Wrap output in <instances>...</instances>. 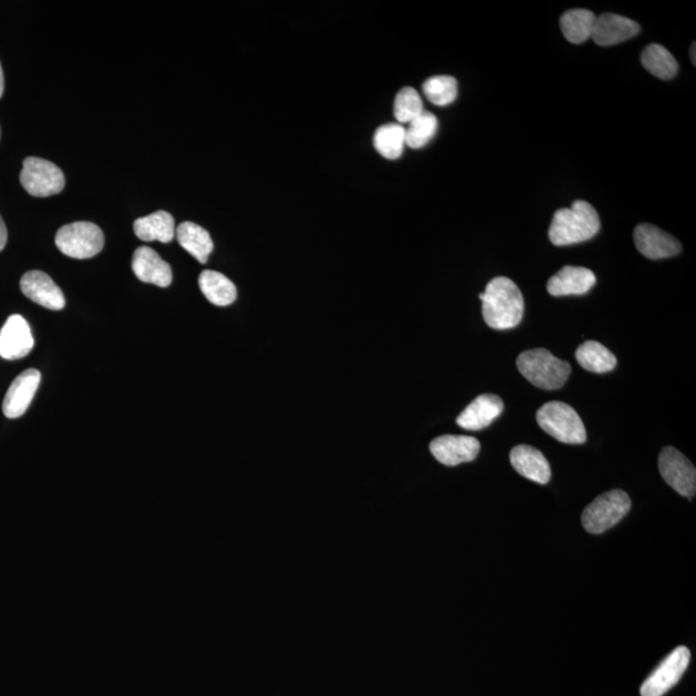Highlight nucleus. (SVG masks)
<instances>
[{
    "label": "nucleus",
    "instance_id": "2f4dec72",
    "mask_svg": "<svg viewBox=\"0 0 696 696\" xmlns=\"http://www.w3.org/2000/svg\"><path fill=\"white\" fill-rule=\"evenodd\" d=\"M695 49L696 48H695V43H694L693 46H691V56H693V57H691V60H693L694 65L696 64Z\"/></svg>",
    "mask_w": 696,
    "mask_h": 696
},
{
    "label": "nucleus",
    "instance_id": "423d86ee",
    "mask_svg": "<svg viewBox=\"0 0 696 696\" xmlns=\"http://www.w3.org/2000/svg\"><path fill=\"white\" fill-rule=\"evenodd\" d=\"M104 232L92 222H74L62 226L56 234V245L61 253L77 260L97 256L104 249Z\"/></svg>",
    "mask_w": 696,
    "mask_h": 696
},
{
    "label": "nucleus",
    "instance_id": "393cba45",
    "mask_svg": "<svg viewBox=\"0 0 696 696\" xmlns=\"http://www.w3.org/2000/svg\"><path fill=\"white\" fill-rule=\"evenodd\" d=\"M596 15L588 10L565 12L560 20L562 34L570 43L580 44L591 38Z\"/></svg>",
    "mask_w": 696,
    "mask_h": 696
},
{
    "label": "nucleus",
    "instance_id": "6e6552de",
    "mask_svg": "<svg viewBox=\"0 0 696 696\" xmlns=\"http://www.w3.org/2000/svg\"><path fill=\"white\" fill-rule=\"evenodd\" d=\"M659 471L664 481L682 497H695L696 470L680 450L672 446L664 448L659 454Z\"/></svg>",
    "mask_w": 696,
    "mask_h": 696
},
{
    "label": "nucleus",
    "instance_id": "f8f14e48",
    "mask_svg": "<svg viewBox=\"0 0 696 696\" xmlns=\"http://www.w3.org/2000/svg\"><path fill=\"white\" fill-rule=\"evenodd\" d=\"M20 287L29 300L48 310L60 311L66 305L64 293L46 272H26L22 276Z\"/></svg>",
    "mask_w": 696,
    "mask_h": 696
},
{
    "label": "nucleus",
    "instance_id": "b1692460",
    "mask_svg": "<svg viewBox=\"0 0 696 696\" xmlns=\"http://www.w3.org/2000/svg\"><path fill=\"white\" fill-rule=\"evenodd\" d=\"M641 62L649 73L663 80L675 78L678 71L676 58L660 44H650L646 47L641 53Z\"/></svg>",
    "mask_w": 696,
    "mask_h": 696
},
{
    "label": "nucleus",
    "instance_id": "f257e3e1",
    "mask_svg": "<svg viewBox=\"0 0 696 696\" xmlns=\"http://www.w3.org/2000/svg\"><path fill=\"white\" fill-rule=\"evenodd\" d=\"M483 301V318L488 327L506 330L517 327L524 316V297L511 279L498 276L486 285L480 294Z\"/></svg>",
    "mask_w": 696,
    "mask_h": 696
},
{
    "label": "nucleus",
    "instance_id": "dca6fc26",
    "mask_svg": "<svg viewBox=\"0 0 696 696\" xmlns=\"http://www.w3.org/2000/svg\"><path fill=\"white\" fill-rule=\"evenodd\" d=\"M596 284V275L586 267L565 266L547 283L553 297L583 296Z\"/></svg>",
    "mask_w": 696,
    "mask_h": 696
},
{
    "label": "nucleus",
    "instance_id": "7c9ffc66",
    "mask_svg": "<svg viewBox=\"0 0 696 696\" xmlns=\"http://www.w3.org/2000/svg\"><path fill=\"white\" fill-rule=\"evenodd\" d=\"M3 93H4V74H3L2 65H0V98H2Z\"/></svg>",
    "mask_w": 696,
    "mask_h": 696
},
{
    "label": "nucleus",
    "instance_id": "ddd939ff",
    "mask_svg": "<svg viewBox=\"0 0 696 696\" xmlns=\"http://www.w3.org/2000/svg\"><path fill=\"white\" fill-rule=\"evenodd\" d=\"M34 337L28 321L21 315H12L0 330V356L6 360L25 358L33 350Z\"/></svg>",
    "mask_w": 696,
    "mask_h": 696
},
{
    "label": "nucleus",
    "instance_id": "20e7f679",
    "mask_svg": "<svg viewBox=\"0 0 696 696\" xmlns=\"http://www.w3.org/2000/svg\"><path fill=\"white\" fill-rule=\"evenodd\" d=\"M537 422L546 434L560 443L577 445L587 441L586 427L579 414L561 401L544 404L537 412Z\"/></svg>",
    "mask_w": 696,
    "mask_h": 696
},
{
    "label": "nucleus",
    "instance_id": "aec40b11",
    "mask_svg": "<svg viewBox=\"0 0 696 696\" xmlns=\"http://www.w3.org/2000/svg\"><path fill=\"white\" fill-rule=\"evenodd\" d=\"M138 239L144 242L171 243L176 235L174 218L165 211H158L150 216L138 218L133 225Z\"/></svg>",
    "mask_w": 696,
    "mask_h": 696
},
{
    "label": "nucleus",
    "instance_id": "a878e982",
    "mask_svg": "<svg viewBox=\"0 0 696 696\" xmlns=\"http://www.w3.org/2000/svg\"><path fill=\"white\" fill-rule=\"evenodd\" d=\"M374 147L388 160L399 159L404 153L405 128L399 123H388L374 133Z\"/></svg>",
    "mask_w": 696,
    "mask_h": 696
},
{
    "label": "nucleus",
    "instance_id": "4468645a",
    "mask_svg": "<svg viewBox=\"0 0 696 696\" xmlns=\"http://www.w3.org/2000/svg\"><path fill=\"white\" fill-rule=\"evenodd\" d=\"M40 378L39 370L28 369L12 382L3 400L4 416L10 419L24 416L37 394Z\"/></svg>",
    "mask_w": 696,
    "mask_h": 696
},
{
    "label": "nucleus",
    "instance_id": "cd10ccee",
    "mask_svg": "<svg viewBox=\"0 0 696 696\" xmlns=\"http://www.w3.org/2000/svg\"><path fill=\"white\" fill-rule=\"evenodd\" d=\"M423 93L436 106H448L458 96L457 80L449 75H436L423 83Z\"/></svg>",
    "mask_w": 696,
    "mask_h": 696
},
{
    "label": "nucleus",
    "instance_id": "39448f33",
    "mask_svg": "<svg viewBox=\"0 0 696 696\" xmlns=\"http://www.w3.org/2000/svg\"><path fill=\"white\" fill-rule=\"evenodd\" d=\"M631 498L623 490H610L599 495L583 511V528L591 534L605 533L631 511Z\"/></svg>",
    "mask_w": 696,
    "mask_h": 696
},
{
    "label": "nucleus",
    "instance_id": "c85d7f7f",
    "mask_svg": "<svg viewBox=\"0 0 696 696\" xmlns=\"http://www.w3.org/2000/svg\"><path fill=\"white\" fill-rule=\"evenodd\" d=\"M423 111H425L423 101L416 89L412 87L400 89L394 104V115L399 124H409Z\"/></svg>",
    "mask_w": 696,
    "mask_h": 696
},
{
    "label": "nucleus",
    "instance_id": "9d476101",
    "mask_svg": "<svg viewBox=\"0 0 696 696\" xmlns=\"http://www.w3.org/2000/svg\"><path fill=\"white\" fill-rule=\"evenodd\" d=\"M637 251L649 260H663L675 257L681 252L682 245L672 235L650 223H641L633 232Z\"/></svg>",
    "mask_w": 696,
    "mask_h": 696
},
{
    "label": "nucleus",
    "instance_id": "2eb2a0df",
    "mask_svg": "<svg viewBox=\"0 0 696 696\" xmlns=\"http://www.w3.org/2000/svg\"><path fill=\"white\" fill-rule=\"evenodd\" d=\"M640 30L641 26L636 21L614 13H604L596 16L591 38L601 47H610L636 37Z\"/></svg>",
    "mask_w": 696,
    "mask_h": 696
},
{
    "label": "nucleus",
    "instance_id": "bb28decb",
    "mask_svg": "<svg viewBox=\"0 0 696 696\" xmlns=\"http://www.w3.org/2000/svg\"><path fill=\"white\" fill-rule=\"evenodd\" d=\"M437 128H439V122L436 115L425 110L409 123L408 128H405V144L410 149H422L435 137Z\"/></svg>",
    "mask_w": 696,
    "mask_h": 696
},
{
    "label": "nucleus",
    "instance_id": "6ab92c4d",
    "mask_svg": "<svg viewBox=\"0 0 696 696\" xmlns=\"http://www.w3.org/2000/svg\"><path fill=\"white\" fill-rule=\"evenodd\" d=\"M510 459L517 474L537 484L550 483V463L538 449L530 445H517L511 450Z\"/></svg>",
    "mask_w": 696,
    "mask_h": 696
},
{
    "label": "nucleus",
    "instance_id": "412c9836",
    "mask_svg": "<svg viewBox=\"0 0 696 696\" xmlns=\"http://www.w3.org/2000/svg\"><path fill=\"white\" fill-rule=\"evenodd\" d=\"M199 287L214 306H230L238 297L235 284L221 272L205 270L199 276Z\"/></svg>",
    "mask_w": 696,
    "mask_h": 696
},
{
    "label": "nucleus",
    "instance_id": "7ed1b4c3",
    "mask_svg": "<svg viewBox=\"0 0 696 696\" xmlns=\"http://www.w3.org/2000/svg\"><path fill=\"white\" fill-rule=\"evenodd\" d=\"M516 364L522 376L543 390H559L568 381L571 373L570 364L556 358L546 348L522 352Z\"/></svg>",
    "mask_w": 696,
    "mask_h": 696
},
{
    "label": "nucleus",
    "instance_id": "1a4fd4ad",
    "mask_svg": "<svg viewBox=\"0 0 696 696\" xmlns=\"http://www.w3.org/2000/svg\"><path fill=\"white\" fill-rule=\"evenodd\" d=\"M691 654L686 646H678L641 687L642 696H663L681 680L689 667Z\"/></svg>",
    "mask_w": 696,
    "mask_h": 696
},
{
    "label": "nucleus",
    "instance_id": "c756f323",
    "mask_svg": "<svg viewBox=\"0 0 696 696\" xmlns=\"http://www.w3.org/2000/svg\"><path fill=\"white\" fill-rule=\"evenodd\" d=\"M7 239L8 235L6 223H4L3 218L0 217V252H2L4 248H6Z\"/></svg>",
    "mask_w": 696,
    "mask_h": 696
},
{
    "label": "nucleus",
    "instance_id": "0eeeda50",
    "mask_svg": "<svg viewBox=\"0 0 696 696\" xmlns=\"http://www.w3.org/2000/svg\"><path fill=\"white\" fill-rule=\"evenodd\" d=\"M20 182L30 195L47 198V196L60 194L64 190L65 176L57 165L48 160L30 156L24 160Z\"/></svg>",
    "mask_w": 696,
    "mask_h": 696
},
{
    "label": "nucleus",
    "instance_id": "a211bd4d",
    "mask_svg": "<svg viewBox=\"0 0 696 696\" xmlns=\"http://www.w3.org/2000/svg\"><path fill=\"white\" fill-rule=\"evenodd\" d=\"M132 270L137 279L144 281V283L158 285L162 288H167L172 284L171 266L150 247L136 249L132 258Z\"/></svg>",
    "mask_w": 696,
    "mask_h": 696
},
{
    "label": "nucleus",
    "instance_id": "5701e85b",
    "mask_svg": "<svg viewBox=\"0 0 696 696\" xmlns=\"http://www.w3.org/2000/svg\"><path fill=\"white\" fill-rule=\"evenodd\" d=\"M575 358L583 369L592 373H609L617 367L613 352L596 341L582 343L575 352Z\"/></svg>",
    "mask_w": 696,
    "mask_h": 696
},
{
    "label": "nucleus",
    "instance_id": "9b49d317",
    "mask_svg": "<svg viewBox=\"0 0 696 696\" xmlns=\"http://www.w3.org/2000/svg\"><path fill=\"white\" fill-rule=\"evenodd\" d=\"M479 440L471 436L444 435L431 441L432 455L445 466L472 462L480 453Z\"/></svg>",
    "mask_w": 696,
    "mask_h": 696
},
{
    "label": "nucleus",
    "instance_id": "f3484780",
    "mask_svg": "<svg viewBox=\"0 0 696 696\" xmlns=\"http://www.w3.org/2000/svg\"><path fill=\"white\" fill-rule=\"evenodd\" d=\"M503 409V400L498 395H480L463 410L457 418V425L467 431L484 430L501 416Z\"/></svg>",
    "mask_w": 696,
    "mask_h": 696
},
{
    "label": "nucleus",
    "instance_id": "f03ea898",
    "mask_svg": "<svg viewBox=\"0 0 696 696\" xmlns=\"http://www.w3.org/2000/svg\"><path fill=\"white\" fill-rule=\"evenodd\" d=\"M600 227L596 209L584 200H575L571 208H562L555 213L548 236L553 245L565 247L595 238Z\"/></svg>",
    "mask_w": 696,
    "mask_h": 696
},
{
    "label": "nucleus",
    "instance_id": "4be33fe9",
    "mask_svg": "<svg viewBox=\"0 0 696 696\" xmlns=\"http://www.w3.org/2000/svg\"><path fill=\"white\" fill-rule=\"evenodd\" d=\"M176 236L181 247L200 263H207L213 251L211 235L194 222H184L177 227Z\"/></svg>",
    "mask_w": 696,
    "mask_h": 696
}]
</instances>
